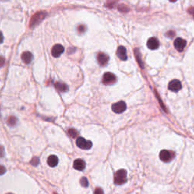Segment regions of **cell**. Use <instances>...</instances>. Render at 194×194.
I'll use <instances>...</instances> for the list:
<instances>
[{
  "label": "cell",
  "mask_w": 194,
  "mask_h": 194,
  "mask_svg": "<svg viewBox=\"0 0 194 194\" xmlns=\"http://www.w3.org/2000/svg\"><path fill=\"white\" fill-rule=\"evenodd\" d=\"M76 143H77V146L79 147V148L82 149V150H90L92 147L93 143L91 141L86 140L83 137H78L77 139V141H76Z\"/></svg>",
  "instance_id": "obj_5"
},
{
  "label": "cell",
  "mask_w": 194,
  "mask_h": 194,
  "mask_svg": "<svg viewBox=\"0 0 194 194\" xmlns=\"http://www.w3.org/2000/svg\"><path fill=\"white\" fill-rule=\"evenodd\" d=\"M55 87L56 88L57 90H58L59 92H66L68 91V87L66 84L65 83H61V82H57V83H55Z\"/></svg>",
  "instance_id": "obj_16"
},
{
  "label": "cell",
  "mask_w": 194,
  "mask_h": 194,
  "mask_svg": "<svg viewBox=\"0 0 194 194\" xmlns=\"http://www.w3.org/2000/svg\"><path fill=\"white\" fill-rule=\"evenodd\" d=\"M6 171V168L4 167L3 165H1L0 164V175H2L5 173Z\"/></svg>",
  "instance_id": "obj_24"
},
{
  "label": "cell",
  "mask_w": 194,
  "mask_h": 194,
  "mask_svg": "<svg viewBox=\"0 0 194 194\" xmlns=\"http://www.w3.org/2000/svg\"><path fill=\"white\" fill-rule=\"evenodd\" d=\"M182 88L181 83L178 80H173L169 83L168 89L172 92H178Z\"/></svg>",
  "instance_id": "obj_8"
},
{
  "label": "cell",
  "mask_w": 194,
  "mask_h": 194,
  "mask_svg": "<svg viewBox=\"0 0 194 194\" xmlns=\"http://www.w3.org/2000/svg\"><path fill=\"white\" fill-rule=\"evenodd\" d=\"M80 184L83 186V187H87L89 186V182H88L87 178H85V177H83V178L80 179Z\"/></svg>",
  "instance_id": "obj_18"
},
{
  "label": "cell",
  "mask_w": 194,
  "mask_h": 194,
  "mask_svg": "<svg viewBox=\"0 0 194 194\" xmlns=\"http://www.w3.org/2000/svg\"><path fill=\"white\" fill-rule=\"evenodd\" d=\"M114 182L117 185H122L127 182V171L125 169H120L115 174Z\"/></svg>",
  "instance_id": "obj_1"
},
{
  "label": "cell",
  "mask_w": 194,
  "mask_h": 194,
  "mask_svg": "<svg viewBox=\"0 0 194 194\" xmlns=\"http://www.w3.org/2000/svg\"><path fill=\"white\" fill-rule=\"evenodd\" d=\"M160 159L164 162H171L175 157V153L173 151H169V150H162L159 154Z\"/></svg>",
  "instance_id": "obj_3"
},
{
  "label": "cell",
  "mask_w": 194,
  "mask_h": 194,
  "mask_svg": "<svg viewBox=\"0 0 194 194\" xmlns=\"http://www.w3.org/2000/svg\"><path fill=\"white\" fill-rule=\"evenodd\" d=\"M3 1H7V0H3Z\"/></svg>",
  "instance_id": "obj_32"
},
{
  "label": "cell",
  "mask_w": 194,
  "mask_h": 194,
  "mask_svg": "<svg viewBox=\"0 0 194 194\" xmlns=\"http://www.w3.org/2000/svg\"><path fill=\"white\" fill-rule=\"evenodd\" d=\"M4 40V37H3V34H2V32L0 31V43H2Z\"/></svg>",
  "instance_id": "obj_29"
},
{
  "label": "cell",
  "mask_w": 194,
  "mask_h": 194,
  "mask_svg": "<svg viewBox=\"0 0 194 194\" xmlns=\"http://www.w3.org/2000/svg\"><path fill=\"white\" fill-rule=\"evenodd\" d=\"M5 64V58L2 56H0V68L3 66Z\"/></svg>",
  "instance_id": "obj_28"
},
{
  "label": "cell",
  "mask_w": 194,
  "mask_h": 194,
  "mask_svg": "<svg viewBox=\"0 0 194 194\" xmlns=\"http://www.w3.org/2000/svg\"><path fill=\"white\" fill-rule=\"evenodd\" d=\"M65 50V48L61 44H56L52 47V55L55 58H58L63 53Z\"/></svg>",
  "instance_id": "obj_9"
},
{
  "label": "cell",
  "mask_w": 194,
  "mask_h": 194,
  "mask_svg": "<svg viewBox=\"0 0 194 194\" xmlns=\"http://www.w3.org/2000/svg\"><path fill=\"white\" fill-rule=\"evenodd\" d=\"M175 32L172 31V30H170V31L167 32V34H166V36H167L168 37H170V38H172V37H175Z\"/></svg>",
  "instance_id": "obj_25"
},
{
  "label": "cell",
  "mask_w": 194,
  "mask_h": 194,
  "mask_svg": "<svg viewBox=\"0 0 194 194\" xmlns=\"http://www.w3.org/2000/svg\"><path fill=\"white\" fill-rule=\"evenodd\" d=\"M58 163V159L57 156L52 155V156H49L47 159V164H49L50 167H55Z\"/></svg>",
  "instance_id": "obj_15"
},
{
  "label": "cell",
  "mask_w": 194,
  "mask_h": 194,
  "mask_svg": "<svg viewBox=\"0 0 194 194\" xmlns=\"http://www.w3.org/2000/svg\"><path fill=\"white\" fill-rule=\"evenodd\" d=\"M170 2H176L177 0H169Z\"/></svg>",
  "instance_id": "obj_30"
},
{
  "label": "cell",
  "mask_w": 194,
  "mask_h": 194,
  "mask_svg": "<svg viewBox=\"0 0 194 194\" xmlns=\"http://www.w3.org/2000/svg\"><path fill=\"white\" fill-rule=\"evenodd\" d=\"M68 134H69L70 136H71V137L74 138V137H76V136H77L78 133H77V131L76 130L70 129L69 130H68Z\"/></svg>",
  "instance_id": "obj_20"
},
{
  "label": "cell",
  "mask_w": 194,
  "mask_h": 194,
  "mask_svg": "<svg viewBox=\"0 0 194 194\" xmlns=\"http://www.w3.org/2000/svg\"><path fill=\"white\" fill-rule=\"evenodd\" d=\"M21 59L25 64H30L33 60V55L30 52H24L21 55Z\"/></svg>",
  "instance_id": "obj_14"
},
{
  "label": "cell",
  "mask_w": 194,
  "mask_h": 194,
  "mask_svg": "<svg viewBox=\"0 0 194 194\" xmlns=\"http://www.w3.org/2000/svg\"><path fill=\"white\" fill-rule=\"evenodd\" d=\"M147 46L149 49H152V50L157 49L159 46V41L156 37H152V38L149 39L148 42H147Z\"/></svg>",
  "instance_id": "obj_11"
},
{
  "label": "cell",
  "mask_w": 194,
  "mask_h": 194,
  "mask_svg": "<svg viewBox=\"0 0 194 194\" xmlns=\"http://www.w3.org/2000/svg\"><path fill=\"white\" fill-rule=\"evenodd\" d=\"M5 156V149L4 147L0 146V158L3 157Z\"/></svg>",
  "instance_id": "obj_26"
},
{
  "label": "cell",
  "mask_w": 194,
  "mask_h": 194,
  "mask_svg": "<svg viewBox=\"0 0 194 194\" xmlns=\"http://www.w3.org/2000/svg\"><path fill=\"white\" fill-rule=\"evenodd\" d=\"M7 194H13V193H7Z\"/></svg>",
  "instance_id": "obj_31"
},
{
  "label": "cell",
  "mask_w": 194,
  "mask_h": 194,
  "mask_svg": "<svg viewBox=\"0 0 194 194\" xmlns=\"http://www.w3.org/2000/svg\"><path fill=\"white\" fill-rule=\"evenodd\" d=\"M109 60V57L103 52H99L97 55V61L99 62V65L101 66H105L107 65Z\"/></svg>",
  "instance_id": "obj_10"
},
{
  "label": "cell",
  "mask_w": 194,
  "mask_h": 194,
  "mask_svg": "<svg viewBox=\"0 0 194 194\" xmlns=\"http://www.w3.org/2000/svg\"><path fill=\"white\" fill-rule=\"evenodd\" d=\"M7 123L10 127L15 126L17 124V118L15 117V116H10V117L8 118Z\"/></svg>",
  "instance_id": "obj_17"
},
{
  "label": "cell",
  "mask_w": 194,
  "mask_h": 194,
  "mask_svg": "<svg viewBox=\"0 0 194 194\" xmlns=\"http://www.w3.org/2000/svg\"><path fill=\"white\" fill-rule=\"evenodd\" d=\"M85 31H86V27L83 25H80L77 27V32L79 34H83Z\"/></svg>",
  "instance_id": "obj_22"
},
{
  "label": "cell",
  "mask_w": 194,
  "mask_h": 194,
  "mask_svg": "<svg viewBox=\"0 0 194 194\" xmlns=\"http://www.w3.org/2000/svg\"><path fill=\"white\" fill-rule=\"evenodd\" d=\"M40 163V159L38 157H34L32 159V160L30 161V164L34 166H37Z\"/></svg>",
  "instance_id": "obj_21"
},
{
  "label": "cell",
  "mask_w": 194,
  "mask_h": 194,
  "mask_svg": "<svg viewBox=\"0 0 194 194\" xmlns=\"http://www.w3.org/2000/svg\"><path fill=\"white\" fill-rule=\"evenodd\" d=\"M116 77L114 74L111 72H107L105 74H104L103 77H102V81L103 83V84L107 85V86H109V85L114 84L116 82Z\"/></svg>",
  "instance_id": "obj_4"
},
{
  "label": "cell",
  "mask_w": 194,
  "mask_h": 194,
  "mask_svg": "<svg viewBox=\"0 0 194 194\" xmlns=\"http://www.w3.org/2000/svg\"><path fill=\"white\" fill-rule=\"evenodd\" d=\"M54 194H56V193H54Z\"/></svg>",
  "instance_id": "obj_33"
},
{
  "label": "cell",
  "mask_w": 194,
  "mask_h": 194,
  "mask_svg": "<svg viewBox=\"0 0 194 194\" xmlns=\"http://www.w3.org/2000/svg\"><path fill=\"white\" fill-rule=\"evenodd\" d=\"M74 168L77 171H83L86 168V163L83 159H76L74 162Z\"/></svg>",
  "instance_id": "obj_13"
},
{
  "label": "cell",
  "mask_w": 194,
  "mask_h": 194,
  "mask_svg": "<svg viewBox=\"0 0 194 194\" xmlns=\"http://www.w3.org/2000/svg\"><path fill=\"white\" fill-rule=\"evenodd\" d=\"M135 55H136V59H137L138 62H139V65L143 68V65H142L143 62H142V61H141V58H140V53H139V50H138L137 49H135Z\"/></svg>",
  "instance_id": "obj_19"
},
{
  "label": "cell",
  "mask_w": 194,
  "mask_h": 194,
  "mask_svg": "<svg viewBox=\"0 0 194 194\" xmlns=\"http://www.w3.org/2000/svg\"><path fill=\"white\" fill-rule=\"evenodd\" d=\"M46 14L45 12H37L36 13L34 16L32 17V18L30 19V28H34L35 26H37V24H40L41 22V21H43V19L46 17Z\"/></svg>",
  "instance_id": "obj_2"
},
{
  "label": "cell",
  "mask_w": 194,
  "mask_h": 194,
  "mask_svg": "<svg viewBox=\"0 0 194 194\" xmlns=\"http://www.w3.org/2000/svg\"><path fill=\"white\" fill-rule=\"evenodd\" d=\"M127 51L126 48L124 46H119L118 49L117 50V55L121 60L122 61H125L128 59V55H127Z\"/></svg>",
  "instance_id": "obj_12"
},
{
  "label": "cell",
  "mask_w": 194,
  "mask_h": 194,
  "mask_svg": "<svg viewBox=\"0 0 194 194\" xmlns=\"http://www.w3.org/2000/svg\"><path fill=\"white\" fill-rule=\"evenodd\" d=\"M111 108H112V111H114V112L117 113V114H120V113L124 112V111L126 110L127 105L125 102L120 101V102L113 104Z\"/></svg>",
  "instance_id": "obj_6"
},
{
  "label": "cell",
  "mask_w": 194,
  "mask_h": 194,
  "mask_svg": "<svg viewBox=\"0 0 194 194\" xmlns=\"http://www.w3.org/2000/svg\"><path fill=\"white\" fill-rule=\"evenodd\" d=\"M118 9L121 12H128V8L127 6L124 5H121L118 6Z\"/></svg>",
  "instance_id": "obj_23"
},
{
  "label": "cell",
  "mask_w": 194,
  "mask_h": 194,
  "mask_svg": "<svg viewBox=\"0 0 194 194\" xmlns=\"http://www.w3.org/2000/svg\"><path fill=\"white\" fill-rule=\"evenodd\" d=\"M94 194H104L103 190H102L101 188H99V187H98V188L96 189Z\"/></svg>",
  "instance_id": "obj_27"
},
{
  "label": "cell",
  "mask_w": 194,
  "mask_h": 194,
  "mask_svg": "<svg viewBox=\"0 0 194 194\" xmlns=\"http://www.w3.org/2000/svg\"><path fill=\"white\" fill-rule=\"evenodd\" d=\"M174 45H175V47L178 52H182L184 49V48L186 47V45H187V42L185 40L182 38H177L176 40L174 42Z\"/></svg>",
  "instance_id": "obj_7"
}]
</instances>
